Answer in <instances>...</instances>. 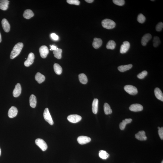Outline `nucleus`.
<instances>
[{"label": "nucleus", "instance_id": "f257e3e1", "mask_svg": "<svg viewBox=\"0 0 163 163\" xmlns=\"http://www.w3.org/2000/svg\"><path fill=\"white\" fill-rule=\"evenodd\" d=\"M23 47V44L21 42H19L16 44L11 51L10 58L13 59L18 56L20 53Z\"/></svg>", "mask_w": 163, "mask_h": 163}, {"label": "nucleus", "instance_id": "f03ea898", "mask_svg": "<svg viewBox=\"0 0 163 163\" xmlns=\"http://www.w3.org/2000/svg\"><path fill=\"white\" fill-rule=\"evenodd\" d=\"M102 24L103 28L108 29H112L114 28L116 26V23L114 21L107 18L102 20Z\"/></svg>", "mask_w": 163, "mask_h": 163}, {"label": "nucleus", "instance_id": "7ed1b4c3", "mask_svg": "<svg viewBox=\"0 0 163 163\" xmlns=\"http://www.w3.org/2000/svg\"><path fill=\"white\" fill-rule=\"evenodd\" d=\"M124 88L125 91L130 95H135L138 93V90L137 88L135 86L131 85L125 86Z\"/></svg>", "mask_w": 163, "mask_h": 163}, {"label": "nucleus", "instance_id": "20e7f679", "mask_svg": "<svg viewBox=\"0 0 163 163\" xmlns=\"http://www.w3.org/2000/svg\"><path fill=\"white\" fill-rule=\"evenodd\" d=\"M43 115L44 119L49 124L51 125L54 124V122L49 112L48 108H46L44 110Z\"/></svg>", "mask_w": 163, "mask_h": 163}, {"label": "nucleus", "instance_id": "39448f33", "mask_svg": "<svg viewBox=\"0 0 163 163\" xmlns=\"http://www.w3.org/2000/svg\"><path fill=\"white\" fill-rule=\"evenodd\" d=\"M35 143L36 145L41 149L43 151H45L47 148L46 143L43 140L38 138L36 140Z\"/></svg>", "mask_w": 163, "mask_h": 163}, {"label": "nucleus", "instance_id": "423d86ee", "mask_svg": "<svg viewBox=\"0 0 163 163\" xmlns=\"http://www.w3.org/2000/svg\"><path fill=\"white\" fill-rule=\"evenodd\" d=\"M67 119L69 122L73 123H76L81 120L82 117L77 115H72L67 117Z\"/></svg>", "mask_w": 163, "mask_h": 163}, {"label": "nucleus", "instance_id": "0eeeda50", "mask_svg": "<svg viewBox=\"0 0 163 163\" xmlns=\"http://www.w3.org/2000/svg\"><path fill=\"white\" fill-rule=\"evenodd\" d=\"M40 56L43 58H45L48 54L49 51L48 47L45 45H43L39 49Z\"/></svg>", "mask_w": 163, "mask_h": 163}, {"label": "nucleus", "instance_id": "6e6552de", "mask_svg": "<svg viewBox=\"0 0 163 163\" xmlns=\"http://www.w3.org/2000/svg\"><path fill=\"white\" fill-rule=\"evenodd\" d=\"M34 55L32 53H30L29 54L28 58L24 62V65L26 67H28L33 64L34 59Z\"/></svg>", "mask_w": 163, "mask_h": 163}, {"label": "nucleus", "instance_id": "1a4fd4ad", "mask_svg": "<svg viewBox=\"0 0 163 163\" xmlns=\"http://www.w3.org/2000/svg\"><path fill=\"white\" fill-rule=\"evenodd\" d=\"M77 140L79 144L83 145L90 142L91 141V139L87 136H80L78 137Z\"/></svg>", "mask_w": 163, "mask_h": 163}, {"label": "nucleus", "instance_id": "9d476101", "mask_svg": "<svg viewBox=\"0 0 163 163\" xmlns=\"http://www.w3.org/2000/svg\"><path fill=\"white\" fill-rule=\"evenodd\" d=\"M130 46V45L129 42L125 41L123 42V44L121 45L120 52L121 54H123L127 52Z\"/></svg>", "mask_w": 163, "mask_h": 163}, {"label": "nucleus", "instance_id": "9b49d317", "mask_svg": "<svg viewBox=\"0 0 163 163\" xmlns=\"http://www.w3.org/2000/svg\"><path fill=\"white\" fill-rule=\"evenodd\" d=\"M143 107L142 105L138 104H133L131 105L129 107L130 110L134 112H138L142 111Z\"/></svg>", "mask_w": 163, "mask_h": 163}, {"label": "nucleus", "instance_id": "f8f14e48", "mask_svg": "<svg viewBox=\"0 0 163 163\" xmlns=\"http://www.w3.org/2000/svg\"><path fill=\"white\" fill-rule=\"evenodd\" d=\"M21 88L20 84L19 83H17L13 91V96L15 97H18L21 94Z\"/></svg>", "mask_w": 163, "mask_h": 163}, {"label": "nucleus", "instance_id": "ddd939ff", "mask_svg": "<svg viewBox=\"0 0 163 163\" xmlns=\"http://www.w3.org/2000/svg\"><path fill=\"white\" fill-rule=\"evenodd\" d=\"M135 138L141 141H146L147 138L146 136L145 132L144 131H140L135 135Z\"/></svg>", "mask_w": 163, "mask_h": 163}, {"label": "nucleus", "instance_id": "4468645a", "mask_svg": "<svg viewBox=\"0 0 163 163\" xmlns=\"http://www.w3.org/2000/svg\"><path fill=\"white\" fill-rule=\"evenodd\" d=\"M18 111L15 107L12 106L10 108L8 112V115L9 117L12 118L15 117L18 114Z\"/></svg>", "mask_w": 163, "mask_h": 163}, {"label": "nucleus", "instance_id": "2eb2a0df", "mask_svg": "<svg viewBox=\"0 0 163 163\" xmlns=\"http://www.w3.org/2000/svg\"><path fill=\"white\" fill-rule=\"evenodd\" d=\"M2 24L4 31L6 32H8L10 31V26L6 19L3 18L2 21Z\"/></svg>", "mask_w": 163, "mask_h": 163}, {"label": "nucleus", "instance_id": "dca6fc26", "mask_svg": "<svg viewBox=\"0 0 163 163\" xmlns=\"http://www.w3.org/2000/svg\"><path fill=\"white\" fill-rule=\"evenodd\" d=\"M152 38V35L151 34L148 33L146 34L141 39V44L143 46L146 45L147 43Z\"/></svg>", "mask_w": 163, "mask_h": 163}, {"label": "nucleus", "instance_id": "f3484780", "mask_svg": "<svg viewBox=\"0 0 163 163\" xmlns=\"http://www.w3.org/2000/svg\"><path fill=\"white\" fill-rule=\"evenodd\" d=\"M102 41L101 39L99 38H95L94 39L93 46L94 48L97 49L102 46Z\"/></svg>", "mask_w": 163, "mask_h": 163}, {"label": "nucleus", "instance_id": "a211bd4d", "mask_svg": "<svg viewBox=\"0 0 163 163\" xmlns=\"http://www.w3.org/2000/svg\"><path fill=\"white\" fill-rule=\"evenodd\" d=\"M9 1L8 0H0V9L5 11L7 9Z\"/></svg>", "mask_w": 163, "mask_h": 163}, {"label": "nucleus", "instance_id": "6ab92c4d", "mask_svg": "<svg viewBox=\"0 0 163 163\" xmlns=\"http://www.w3.org/2000/svg\"><path fill=\"white\" fill-rule=\"evenodd\" d=\"M154 94L157 99L161 101H163V93L159 88H156L154 90Z\"/></svg>", "mask_w": 163, "mask_h": 163}, {"label": "nucleus", "instance_id": "aec40b11", "mask_svg": "<svg viewBox=\"0 0 163 163\" xmlns=\"http://www.w3.org/2000/svg\"><path fill=\"white\" fill-rule=\"evenodd\" d=\"M34 15V13L31 10L27 9L24 11L23 16L24 18L28 19L33 16Z\"/></svg>", "mask_w": 163, "mask_h": 163}, {"label": "nucleus", "instance_id": "412c9836", "mask_svg": "<svg viewBox=\"0 0 163 163\" xmlns=\"http://www.w3.org/2000/svg\"><path fill=\"white\" fill-rule=\"evenodd\" d=\"M99 100L98 99H95L92 103V111L94 114H96L98 111Z\"/></svg>", "mask_w": 163, "mask_h": 163}, {"label": "nucleus", "instance_id": "4be33fe9", "mask_svg": "<svg viewBox=\"0 0 163 163\" xmlns=\"http://www.w3.org/2000/svg\"><path fill=\"white\" fill-rule=\"evenodd\" d=\"M132 120L131 119H126L125 120H123L119 125V128L122 130H124L126 125L127 124L131 123L132 122Z\"/></svg>", "mask_w": 163, "mask_h": 163}, {"label": "nucleus", "instance_id": "5701e85b", "mask_svg": "<svg viewBox=\"0 0 163 163\" xmlns=\"http://www.w3.org/2000/svg\"><path fill=\"white\" fill-rule=\"evenodd\" d=\"M45 78L44 75L40 73H37L35 76V79L38 83L41 84L44 81Z\"/></svg>", "mask_w": 163, "mask_h": 163}, {"label": "nucleus", "instance_id": "b1692460", "mask_svg": "<svg viewBox=\"0 0 163 163\" xmlns=\"http://www.w3.org/2000/svg\"><path fill=\"white\" fill-rule=\"evenodd\" d=\"M133 65L132 64H129L124 65H122L119 66L118 67V70L121 72H124L127 70H129L132 68Z\"/></svg>", "mask_w": 163, "mask_h": 163}, {"label": "nucleus", "instance_id": "393cba45", "mask_svg": "<svg viewBox=\"0 0 163 163\" xmlns=\"http://www.w3.org/2000/svg\"><path fill=\"white\" fill-rule=\"evenodd\" d=\"M30 105L31 107L34 108L36 107L37 104V99L36 96L34 95H31L30 96Z\"/></svg>", "mask_w": 163, "mask_h": 163}, {"label": "nucleus", "instance_id": "a878e982", "mask_svg": "<svg viewBox=\"0 0 163 163\" xmlns=\"http://www.w3.org/2000/svg\"><path fill=\"white\" fill-rule=\"evenodd\" d=\"M79 80L81 83L85 84L87 83L88 79L86 75L84 73H81L79 75Z\"/></svg>", "mask_w": 163, "mask_h": 163}, {"label": "nucleus", "instance_id": "bb28decb", "mask_svg": "<svg viewBox=\"0 0 163 163\" xmlns=\"http://www.w3.org/2000/svg\"><path fill=\"white\" fill-rule=\"evenodd\" d=\"M54 68L56 74L60 75L61 74L62 72V69L59 64L58 63H55L54 65Z\"/></svg>", "mask_w": 163, "mask_h": 163}, {"label": "nucleus", "instance_id": "cd10ccee", "mask_svg": "<svg viewBox=\"0 0 163 163\" xmlns=\"http://www.w3.org/2000/svg\"><path fill=\"white\" fill-rule=\"evenodd\" d=\"M104 109L105 113L106 115L110 114L112 113V110L110 106L107 103H105L104 106Z\"/></svg>", "mask_w": 163, "mask_h": 163}, {"label": "nucleus", "instance_id": "c85d7f7f", "mask_svg": "<svg viewBox=\"0 0 163 163\" xmlns=\"http://www.w3.org/2000/svg\"><path fill=\"white\" fill-rule=\"evenodd\" d=\"M116 44L114 41L110 40L108 42L106 45V48L109 49L113 50L116 47Z\"/></svg>", "mask_w": 163, "mask_h": 163}, {"label": "nucleus", "instance_id": "c756f323", "mask_svg": "<svg viewBox=\"0 0 163 163\" xmlns=\"http://www.w3.org/2000/svg\"><path fill=\"white\" fill-rule=\"evenodd\" d=\"M62 50L61 49L58 48L57 50H54L53 52V54L54 55L55 57L56 58L60 59L62 57Z\"/></svg>", "mask_w": 163, "mask_h": 163}, {"label": "nucleus", "instance_id": "7c9ffc66", "mask_svg": "<svg viewBox=\"0 0 163 163\" xmlns=\"http://www.w3.org/2000/svg\"><path fill=\"white\" fill-rule=\"evenodd\" d=\"M99 155L101 158L104 160L106 159L109 156V154H108L106 151L102 150L99 151Z\"/></svg>", "mask_w": 163, "mask_h": 163}, {"label": "nucleus", "instance_id": "2f4dec72", "mask_svg": "<svg viewBox=\"0 0 163 163\" xmlns=\"http://www.w3.org/2000/svg\"><path fill=\"white\" fill-rule=\"evenodd\" d=\"M153 42L154 46V47H158L161 43L159 37L158 36L154 37L153 41Z\"/></svg>", "mask_w": 163, "mask_h": 163}, {"label": "nucleus", "instance_id": "473e14b6", "mask_svg": "<svg viewBox=\"0 0 163 163\" xmlns=\"http://www.w3.org/2000/svg\"><path fill=\"white\" fill-rule=\"evenodd\" d=\"M137 20L138 22L142 24L145 22L146 18L143 14L140 13L138 16Z\"/></svg>", "mask_w": 163, "mask_h": 163}, {"label": "nucleus", "instance_id": "72a5a7b5", "mask_svg": "<svg viewBox=\"0 0 163 163\" xmlns=\"http://www.w3.org/2000/svg\"><path fill=\"white\" fill-rule=\"evenodd\" d=\"M148 72L146 71L145 70L143 71L141 73L138 75L137 77L138 78L142 79L144 78L146 76L148 75Z\"/></svg>", "mask_w": 163, "mask_h": 163}, {"label": "nucleus", "instance_id": "f704fd0d", "mask_svg": "<svg viewBox=\"0 0 163 163\" xmlns=\"http://www.w3.org/2000/svg\"><path fill=\"white\" fill-rule=\"evenodd\" d=\"M114 3L119 6H122L124 5L125 1L124 0H113Z\"/></svg>", "mask_w": 163, "mask_h": 163}, {"label": "nucleus", "instance_id": "c9c22d12", "mask_svg": "<svg viewBox=\"0 0 163 163\" xmlns=\"http://www.w3.org/2000/svg\"><path fill=\"white\" fill-rule=\"evenodd\" d=\"M67 2L69 4L76 5H79L80 3V1L78 0H67Z\"/></svg>", "mask_w": 163, "mask_h": 163}, {"label": "nucleus", "instance_id": "e433bc0d", "mask_svg": "<svg viewBox=\"0 0 163 163\" xmlns=\"http://www.w3.org/2000/svg\"><path fill=\"white\" fill-rule=\"evenodd\" d=\"M163 23L162 22H160L157 24L156 26V30L158 31H160L163 29Z\"/></svg>", "mask_w": 163, "mask_h": 163}, {"label": "nucleus", "instance_id": "4c0bfd02", "mask_svg": "<svg viewBox=\"0 0 163 163\" xmlns=\"http://www.w3.org/2000/svg\"><path fill=\"white\" fill-rule=\"evenodd\" d=\"M158 134L159 135L160 138L162 140L163 139V128L162 127L160 128L158 127Z\"/></svg>", "mask_w": 163, "mask_h": 163}, {"label": "nucleus", "instance_id": "58836bf2", "mask_svg": "<svg viewBox=\"0 0 163 163\" xmlns=\"http://www.w3.org/2000/svg\"><path fill=\"white\" fill-rule=\"evenodd\" d=\"M52 38L55 40H58L59 37L58 36L56 35L55 34L52 33L50 35Z\"/></svg>", "mask_w": 163, "mask_h": 163}, {"label": "nucleus", "instance_id": "ea45409f", "mask_svg": "<svg viewBox=\"0 0 163 163\" xmlns=\"http://www.w3.org/2000/svg\"><path fill=\"white\" fill-rule=\"evenodd\" d=\"M50 47H51V49H50V50H54H54H57L58 48L55 46L54 45H50Z\"/></svg>", "mask_w": 163, "mask_h": 163}, {"label": "nucleus", "instance_id": "a19ab883", "mask_svg": "<svg viewBox=\"0 0 163 163\" xmlns=\"http://www.w3.org/2000/svg\"><path fill=\"white\" fill-rule=\"evenodd\" d=\"M85 1H86V2L89 3H91L94 1L93 0H85Z\"/></svg>", "mask_w": 163, "mask_h": 163}, {"label": "nucleus", "instance_id": "79ce46f5", "mask_svg": "<svg viewBox=\"0 0 163 163\" xmlns=\"http://www.w3.org/2000/svg\"><path fill=\"white\" fill-rule=\"evenodd\" d=\"M2 41V37H1V35L0 32V43Z\"/></svg>", "mask_w": 163, "mask_h": 163}, {"label": "nucleus", "instance_id": "37998d69", "mask_svg": "<svg viewBox=\"0 0 163 163\" xmlns=\"http://www.w3.org/2000/svg\"><path fill=\"white\" fill-rule=\"evenodd\" d=\"M1 154V151L0 148V156Z\"/></svg>", "mask_w": 163, "mask_h": 163}, {"label": "nucleus", "instance_id": "c03bdc74", "mask_svg": "<svg viewBox=\"0 0 163 163\" xmlns=\"http://www.w3.org/2000/svg\"><path fill=\"white\" fill-rule=\"evenodd\" d=\"M161 163H163V161H162V162Z\"/></svg>", "mask_w": 163, "mask_h": 163}, {"label": "nucleus", "instance_id": "a18cd8bd", "mask_svg": "<svg viewBox=\"0 0 163 163\" xmlns=\"http://www.w3.org/2000/svg\"><path fill=\"white\" fill-rule=\"evenodd\" d=\"M151 1H154V0H151Z\"/></svg>", "mask_w": 163, "mask_h": 163}]
</instances>
